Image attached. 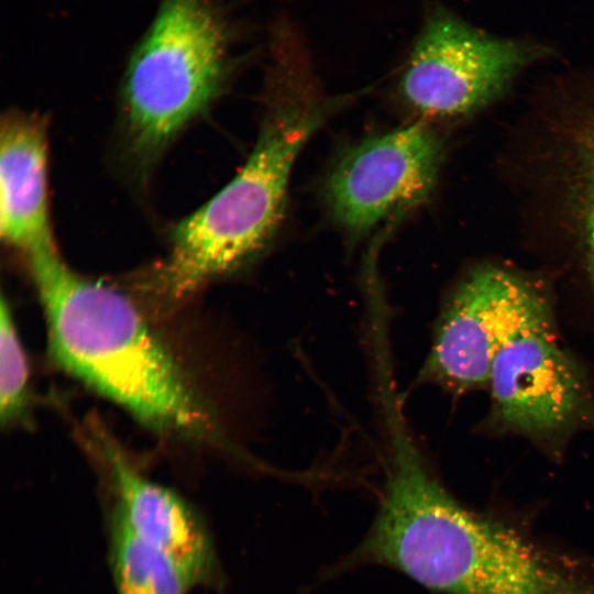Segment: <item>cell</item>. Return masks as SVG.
Wrapping results in <instances>:
<instances>
[{
    "instance_id": "1",
    "label": "cell",
    "mask_w": 594,
    "mask_h": 594,
    "mask_svg": "<svg viewBox=\"0 0 594 594\" xmlns=\"http://www.w3.org/2000/svg\"><path fill=\"white\" fill-rule=\"evenodd\" d=\"M363 563L438 594H594V582L518 530L453 498L406 437L389 446L377 515L344 566Z\"/></svg>"
},
{
    "instance_id": "2",
    "label": "cell",
    "mask_w": 594,
    "mask_h": 594,
    "mask_svg": "<svg viewBox=\"0 0 594 594\" xmlns=\"http://www.w3.org/2000/svg\"><path fill=\"white\" fill-rule=\"evenodd\" d=\"M58 364L163 433L213 439L217 426L169 350L118 290L73 272L56 251L28 256Z\"/></svg>"
},
{
    "instance_id": "3",
    "label": "cell",
    "mask_w": 594,
    "mask_h": 594,
    "mask_svg": "<svg viewBox=\"0 0 594 594\" xmlns=\"http://www.w3.org/2000/svg\"><path fill=\"white\" fill-rule=\"evenodd\" d=\"M272 75L280 94L246 163L173 231L170 255L157 277L166 298L182 299L246 263L282 220L295 161L330 107L309 92L307 61L278 58Z\"/></svg>"
},
{
    "instance_id": "4",
    "label": "cell",
    "mask_w": 594,
    "mask_h": 594,
    "mask_svg": "<svg viewBox=\"0 0 594 594\" xmlns=\"http://www.w3.org/2000/svg\"><path fill=\"white\" fill-rule=\"evenodd\" d=\"M229 31L215 0H162L123 80L127 130L141 156L158 153L216 97Z\"/></svg>"
},
{
    "instance_id": "5",
    "label": "cell",
    "mask_w": 594,
    "mask_h": 594,
    "mask_svg": "<svg viewBox=\"0 0 594 594\" xmlns=\"http://www.w3.org/2000/svg\"><path fill=\"white\" fill-rule=\"evenodd\" d=\"M551 54L543 43L493 35L433 4L402 74L399 94L424 117L465 116L493 101L522 69Z\"/></svg>"
},
{
    "instance_id": "6",
    "label": "cell",
    "mask_w": 594,
    "mask_h": 594,
    "mask_svg": "<svg viewBox=\"0 0 594 594\" xmlns=\"http://www.w3.org/2000/svg\"><path fill=\"white\" fill-rule=\"evenodd\" d=\"M549 326L548 305L536 286L503 267L479 266L446 302L422 377L453 392L487 384L502 348L520 333Z\"/></svg>"
},
{
    "instance_id": "7",
    "label": "cell",
    "mask_w": 594,
    "mask_h": 594,
    "mask_svg": "<svg viewBox=\"0 0 594 594\" xmlns=\"http://www.w3.org/2000/svg\"><path fill=\"white\" fill-rule=\"evenodd\" d=\"M441 156L439 138L424 121L366 139L330 173L324 188L328 208L345 231L365 234L429 198Z\"/></svg>"
},
{
    "instance_id": "8",
    "label": "cell",
    "mask_w": 594,
    "mask_h": 594,
    "mask_svg": "<svg viewBox=\"0 0 594 594\" xmlns=\"http://www.w3.org/2000/svg\"><path fill=\"white\" fill-rule=\"evenodd\" d=\"M487 385L497 417L526 432L566 425L584 400L581 375L550 326L520 333L502 348Z\"/></svg>"
},
{
    "instance_id": "9",
    "label": "cell",
    "mask_w": 594,
    "mask_h": 594,
    "mask_svg": "<svg viewBox=\"0 0 594 594\" xmlns=\"http://www.w3.org/2000/svg\"><path fill=\"white\" fill-rule=\"evenodd\" d=\"M117 515L141 541L164 554L189 587L222 586L223 576L210 531L201 516L179 495L143 476L106 437Z\"/></svg>"
},
{
    "instance_id": "10",
    "label": "cell",
    "mask_w": 594,
    "mask_h": 594,
    "mask_svg": "<svg viewBox=\"0 0 594 594\" xmlns=\"http://www.w3.org/2000/svg\"><path fill=\"white\" fill-rule=\"evenodd\" d=\"M0 233L26 256L56 251L47 205V136L44 121L11 112L0 138Z\"/></svg>"
},
{
    "instance_id": "11",
    "label": "cell",
    "mask_w": 594,
    "mask_h": 594,
    "mask_svg": "<svg viewBox=\"0 0 594 594\" xmlns=\"http://www.w3.org/2000/svg\"><path fill=\"white\" fill-rule=\"evenodd\" d=\"M110 560L117 594H187L190 590L173 562L135 537L113 513Z\"/></svg>"
},
{
    "instance_id": "12",
    "label": "cell",
    "mask_w": 594,
    "mask_h": 594,
    "mask_svg": "<svg viewBox=\"0 0 594 594\" xmlns=\"http://www.w3.org/2000/svg\"><path fill=\"white\" fill-rule=\"evenodd\" d=\"M0 418L9 424L20 417L26 405L28 364L10 307L4 298L0 310Z\"/></svg>"
},
{
    "instance_id": "13",
    "label": "cell",
    "mask_w": 594,
    "mask_h": 594,
    "mask_svg": "<svg viewBox=\"0 0 594 594\" xmlns=\"http://www.w3.org/2000/svg\"><path fill=\"white\" fill-rule=\"evenodd\" d=\"M575 147L580 174L583 239L594 273V111L579 127Z\"/></svg>"
}]
</instances>
